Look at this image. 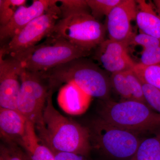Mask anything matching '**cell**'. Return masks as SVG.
Wrapping results in <instances>:
<instances>
[{"label":"cell","instance_id":"obj_1","mask_svg":"<svg viewBox=\"0 0 160 160\" xmlns=\"http://www.w3.org/2000/svg\"><path fill=\"white\" fill-rule=\"evenodd\" d=\"M53 91L49 89L42 121L35 126L39 139L52 151L86 156L91 149L89 129L62 115L54 108Z\"/></svg>","mask_w":160,"mask_h":160},{"label":"cell","instance_id":"obj_2","mask_svg":"<svg viewBox=\"0 0 160 160\" xmlns=\"http://www.w3.org/2000/svg\"><path fill=\"white\" fill-rule=\"evenodd\" d=\"M50 88L61 84H72L90 97L102 101L109 100L112 88L110 78L95 63L79 58L45 72H41Z\"/></svg>","mask_w":160,"mask_h":160},{"label":"cell","instance_id":"obj_3","mask_svg":"<svg viewBox=\"0 0 160 160\" xmlns=\"http://www.w3.org/2000/svg\"><path fill=\"white\" fill-rule=\"evenodd\" d=\"M99 114L104 122L137 134L160 131V113L134 100L102 101Z\"/></svg>","mask_w":160,"mask_h":160},{"label":"cell","instance_id":"obj_4","mask_svg":"<svg viewBox=\"0 0 160 160\" xmlns=\"http://www.w3.org/2000/svg\"><path fill=\"white\" fill-rule=\"evenodd\" d=\"M48 38L42 44L11 57L17 60L23 69L42 72L90 54V52L81 49L62 38L52 36Z\"/></svg>","mask_w":160,"mask_h":160},{"label":"cell","instance_id":"obj_5","mask_svg":"<svg viewBox=\"0 0 160 160\" xmlns=\"http://www.w3.org/2000/svg\"><path fill=\"white\" fill-rule=\"evenodd\" d=\"M91 142L107 157L115 160H130L142 142L138 134L104 122L94 120L89 129Z\"/></svg>","mask_w":160,"mask_h":160},{"label":"cell","instance_id":"obj_6","mask_svg":"<svg viewBox=\"0 0 160 160\" xmlns=\"http://www.w3.org/2000/svg\"><path fill=\"white\" fill-rule=\"evenodd\" d=\"M106 26L91 13L83 12L58 20L50 36L91 52L106 40Z\"/></svg>","mask_w":160,"mask_h":160},{"label":"cell","instance_id":"obj_7","mask_svg":"<svg viewBox=\"0 0 160 160\" xmlns=\"http://www.w3.org/2000/svg\"><path fill=\"white\" fill-rule=\"evenodd\" d=\"M20 81L17 110L35 127L42 118L49 95V83L41 72L23 68L20 73Z\"/></svg>","mask_w":160,"mask_h":160},{"label":"cell","instance_id":"obj_8","mask_svg":"<svg viewBox=\"0 0 160 160\" xmlns=\"http://www.w3.org/2000/svg\"><path fill=\"white\" fill-rule=\"evenodd\" d=\"M60 18L57 4L31 21L1 48L0 51L5 55L15 57L36 46L43 38L51 34Z\"/></svg>","mask_w":160,"mask_h":160},{"label":"cell","instance_id":"obj_9","mask_svg":"<svg viewBox=\"0 0 160 160\" xmlns=\"http://www.w3.org/2000/svg\"><path fill=\"white\" fill-rule=\"evenodd\" d=\"M138 11L136 1L122 0L107 16L106 29L109 39L129 46L134 34L131 22L136 20Z\"/></svg>","mask_w":160,"mask_h":160},{"label":"cell","instance_id":"obj_10","mask_svg":"<svg viewBox=\"0 0 160 160\" xmlns=\"http://www.w3.org/2000/svg\"><path fill=\"white\" fill-rule=\"evenodd\" d=\"M22 69L17 60L0 51V108L17 110Z\"/></svg>","mask_w":160,"mask_h":160},{"label":"cell","instance_id":"obj_11","mask_svg":"<svg viewBox=\"0 0 160 160\" xmlns=\"http://www.w3.org/2000/svg\"><path fill=\"white\" fill-rule=\"evenodd\" d=\"M129 45L108 39L96 48L94 58L112 73L132 70L136 63L128 52Z\"/></svg>","mask_w":160,"mask_h":160},{"label":"cell","instance_id":"obj_12","mask_svg":"<svg viewBox=\"0 0 160 160\" xmlns=\"http://www.w3.org/2000/svg\"><path fill=\"white\" fill-rule=\"evenodd\" d=\"M58 0H34L30 6L18 8L7 25L0 27L1 42L10 40L31 21L48 11Z\"/></svg>","mask_w":160,"mask_h":160},{"label":"cell","instance_id":"obj_13","mask_svg":"<svg viewBox=\"0 0 160 160\" xmlns=\"http://www.w3.org/2000/svg\"><path fill=\"white\" fill-rule=\"evenodd\" d=\"M28 122L18 110L0 108L1 135L8 142L20 144L26 135Z\"/></svg>","mask_w":160,"mask_h":160},{"label":"cell","instance_id":"obj_14","mask_svg":"<svg viewBox=\"0 0 160 160\" xmlns=\"http://www.w3.org/2000/svg\"><path fill=\"white\" fill-rule=\"evenodd\" d=\"M91 97L75 85L66 84L61 90L58 98L60 106L71 114H80L86 111Z\"/></svg>","mask_w":160,"mask_h":160},{"label":"cell","instance_id":"obj_15","mask_svg":"<svg viewBox=\"0 0 160 160\" xmlns=\"http://www.w3.org/2000/svg\"><path fill=\"white\" fill-rule=\"evenodd\" d=\"M138 11L136 21L141 33L160 40V15L145 0L136 1Z\"/></svg>","mask_w":160,"mask_h":160},{"label":"cell","instance_id":"obj_16","mask_svg":"<svg viewBox=\"0 0 160 160\" xmlns=\"http://www.w3.org/2000/svg\"><path fill=\"white\" fill-rule=\"evenodd\" d=\"M20 145L28 152L31 160H55L52 152L40 142L34 125L29 122L26 135Z\"/></svg>","mask_w":160,"mask_h":160},{"label":"cell","instance_id":"obj_17","mask_svg":"<svg viewBox=\"0 0 160 160\" xmlns=\"http://www.w3.org/2000/svg\"><path fill=\"white\" fill-rule=\"evenodd\" d=\"M130 160H160V131L153 137L142 141Z\"/></svg>","mask_w":160,"mask_h":160},{"label":"cell","instance_id":"obj_18","mask_svg":"<svg viewBox=\"0 0 160 160\" xmlns=\"http://www.w3.org/2000/svg\"><path fill=\"white\" fill-rule=\"evenodd\" d=\"M132 70L142 82L160 89V65L146 66L136 63Z\"/></svg>","mask_w":160,"mask_h":160},{"label":"cell","instance_id":"obj_19","mask_svg":"<svg viewBox=\"0 0 160 160\" xmlns=\"http://www.w3.org/2000/svg\"><path fill=\"white\" fill-rule=\"evenodd\" d=\"M58 2L61 19L83 12L91 13L86 0H60Z\"/></svg>","mask_w":160,"mask_h":160},{"label":"cell","instance_id":"obj_20","mask_svg":"<svg viewBox=\"0 0 160 160\" xmlns=\"http://www.w3.org/2000/svg\"><path fill=\"white\" fill-rule=\"evenodd\" d=\"M122 0H86L91 14L98 20L104 16L107 17L112 9Z\"/></svg>","mask_w":160,"mask_h":160},{"label":"cell","instance_id":"obj_21","mask_svg":"<svg viewBox=\"0 0 160 160\" xmlns=\"http://www.w3.org/2000/svg\"><path fill=\"white\" fill-rule=\"evenodd\" d=\"M26 0H0V27L11 21L18 8L26 6Z\"/></svg>","mask_w":160,"mask_h":160},{"label":"cell","instance_id":"obj_22","mask_svg":"<svg viewBox=\"0 0 160 160\" xmlns=\"http://www.w3.org/2000/svg\"><path fill=\"white\" fill-rule=\"evenodd\" d=\"M125 72L131 92L132 100L147 105L144 98L142 83L139 78L132 69L127 70Z\"/></svg>","mask_w":160,"mask_h":160},{"label":"cell","instance_id":"obj_23","mask_svg":"<svg viewBox=\"0 0 160 160\" xmlns=\"http://www.w3.org/2000/svg\"><path fill=\"white\" fill-rule=\"evenodd\" d=\"M125 71L112 73L110 77L112 88L126 100H132V95L125 75Z\"/></svg>","mask_w":160,"mask_h":160},{"label":"cell","instance_id":"obj_24","mask_svg":"<svg viewBox=\"0 0 160 160\" xmlns=\"http://www.w3.org/2000/svg\"><path fill=\"white\" fill-rule=\"evenodd\" d=\"M142 83L146 104L152 110L160 113V89L147 83Z\"/></svg>","mask_w":160,"mask_h":160},{"label":"cell","instance_id":"obj_25","mask_svg":"<svg viewBox=\"0 0 160 160\" xmlns=\"http://www.w3.org/2000/svg\"><path fill=\"white\" fill-rule=\"evenodd\" d=\"M131 45L141 46L143 50H145L160 46V40L140 32L139 34L134 35L129 44V45Z\"/></svg>","mask_w":160,"mask_h":160},{"label":"cell","instance_id":"obj_26","mask_svg":"<svg viewBox=\"0 0 160 160\" xmlns=\"http://www.w3.org/2000/svg\"><path fill=\"white\" fill-rule=\"evenodd\" d=\"M140 63L146 66L160 65V46L143 50Z\"/></svg>","mask_w":160,"mask_h":160},{"label":"cell","instance_id":"obj_27","mask_svg":"<svg viewBox=\"0 0 160 160\" xmlns=\"http://www.w3.org/2000/svg\"><path fill=\"white\" fill-rule=\"evenodd\" d=\"M0 160H23L21 156L12 149V147H1Z\"/></svg>","mask_w":160,"mask_h":160},{"label":"cell","instance_id":"obj_28","mask_svg":"<svg viewBox=\"0 0 160 160\" xmlns=\"http://www.w3.org/2000/svg\"><path fill=\"white\" fill-rule=\"evenodd\" d=\"M55 160H88L85 156L72 152L52 151Z\"/></svg>","mask_w":160,"mask_h":160},{"label":"cell","instance_id":"obj_29","mask_svg":"<svg viewBox=\"0 0 160 160\" xmlns=\"http://www.w3.org/2000/svg\"><path fill=\"white\" fill-rule=\"evenodd\" d=\"M153 3L159 14L160 15V0H154L153 1Z\"/></svg>","mask_w":160,"mask_h":160}]
</instances>
